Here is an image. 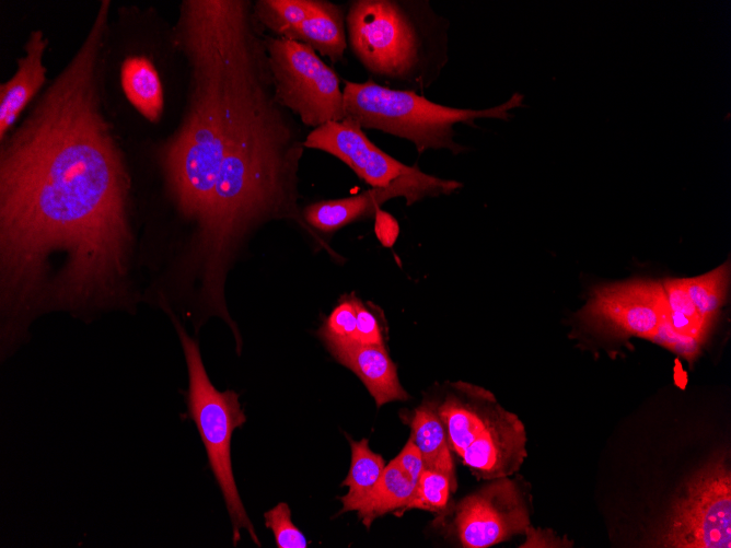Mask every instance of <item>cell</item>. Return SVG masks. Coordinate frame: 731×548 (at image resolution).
Here are the masks:
<instances>
[{"mask_svg": "<svg viewBox=\"0 0 731 548\" xmlns=\"http://www.w3.org/2000/svg\"><path fill=\"white\" fill-rule=\"evenodd\" d=\"M108 10L22 124L1 142V352L39 315L131 308L129 180L101 109Z\"/></svg>", "mask_w": 731, "mask_h": 548, "instance_id": "6da1fadb", "label": "cell"}, {"mask_svg": "<svg viewBox=\"0 0 731 548\" xmlns=\"http://www.w3.org/2000/svg\"><path fill=\"white\" fill-rule=\"evenodd\" d=\"M303 142L290 112L275 96L264 58L244 83L210 203L196 224L194 259L206 308H227V268L252 231L275 219L300 221L297 174Z\"/></svg>", "mask_w": 731, "mask_h": 548, "instance_id": "7a4b0ae2", "label": "cell"}, {"mask_svg": "<svg viewBox=\"0 0 731 548\" xmlns=\"http://www.w3.org/2000/svg\"><path fill=\"white\" fill-rule=\"evenodd\" d=\"M262 30L250 1L181 4L175 38L190 68V89L182 123L165 143L161 163L178 211L196 224L210 203L242 89L266 47Z\"/></svg>", "mask_w": 731, "mask_h": 548, "instance_id": "3957f363", "label": "cell"}, {"mask_svg": "<svg viewBox=\"0 0 731 548\" xmlns=\"http://www.w3.org/2000/svg\"><path fill=\"white\" fill-rule=\"evenodd\" d=\"M427 397L443 422L451 451L473 476L491 480L520 469L527 456L524 424L489 390L467 382H445Z\"/></svg>", "mask_w": 731, "mask_h": 548, "instance_id": "277c9868", "label": "cell"}, {"mask_svg": "<svg viewBox=\"0 0 731 548\" xmlns=\"http://www.w3.org/2000/svg\"><path fill=\"white\" fill-rule=\"evenodd\" d=\"M346 117L362 129H375L413 142L418 152L446 149L453 154L467 148L457 143V124L476 127L477 119L508 121L510 110L523 105L515 92L504 103L485 109L456 108L437 104L414 90L390 89L372 81H347L343 89Z\"/></svg>", "mask_w": 731, "mask_h": 548, "instance_id": "5b68a950", "label": "cell"}, {"mask_svg": "<svg viewBox=\"0 0 731 548\" xmlns=\"http://www.w3.org/2000/svg\"><path fill=\"white\" fill-rule=\"evenodd\" d=\"M167 312L181 340L187 365L188 417L197 427L206 448L209 467L221 490L232 524L233 545L239 543L241 532L244 529L259 547L260 541L239 494L231 462L233 432L246 421L239 395L231 389L220 392L212 385L197 341L189 337L172 312Z\"/></svg>", "mask_w": 731, "mask_h": 548, "instance_id": "8992f818", "label": "cell"}, {"mask_svg": "<svg viewBox=\"0 0 731 548\" xmlns=\"http://www.w3.org/2000/svg\"><path fill=\"white\" fill-rule=\"evenodd\" d=\"M275 96L313 129L346 118L339 78L310 46L285 37H267Z\"/></svg>", "mask_w": 731, "mask_h": 548, "instance_id": "52a82bcc", "label": "cell"}, {"mask_svg": "<svg viewBox=\"0 0 731 548\" xmlns=\"http://www.w3.org/2000/svg\"><path fill=\"white\" fill-rule=\"evenodd\" d=\"M731 474L724 455L689 480L657 543L671 548L731 547Z\"/></svg>", "mask_w": 731, "mask_h": 548, "instance_id": "ba28073f", "label": "cell"}, {"mask_svg": "<svg viewBox=\"0 0 731 548\" xmlns=\"http://www.w3.org/2000/svg\"><path fill=\"white\" fill-rule=\"evenodd\" d=\"M488 481L461 499L452 510L450 530L462 547H491L525 534L531 526L523 487L509 477Z\"/></svg>", "mask_w": 731, "mask_h": 548, "instance_id": "9c48e42d", "label": "cell"}, {"mask_svg": "<svg viewBox=\"0 0 731 548\" xmlns=\"http://www.w3.org/2000/svg\"><path fill=\"white\" fill-rule=\"evenodd\" d=\"M460 188V182L442 179L417 167L388 186L370 188L347 198L312 203L304 209L303 218L308 225L317 231L335 232L352 222L374 217L381 205L390 199L404 197L406 205L411 206L423 198L450 195Z\"/></svg>", "mask_w": 731, "mask_h": 548, "instance_id": "30bf717a", "label": "cell"}, {"mask_svg": "<svg viewBox=\"0 0 731 548\" xmlns=\"http://www.w3.org/2000/svg\"><path fill=\"white\" fill-rule=\"evenodd\" d=\"M665 294L662 283L633 280L595 289L582 319L620 337L647 338L657 327Z\"/></svg>", "mask_w": 731, "mask_h": 548, "instance_id": "8fae6325", "label": "cell"}, {"mask_svg": "<svg viewBox=\"0 0 731 548\" xmlns=\"http://www.w3.org/2000/svg\"><path fill=\"white\" fill-rule=\"evenodd\" d=\"M303 145L338 158L372 188L388 186L418 167L403 164L380 150L349 117L313 129L304 138Z\"/></svg>", "mask_w": 731, "mask_h": 548, "instance_id": "7c38bea8", "label": "cell"}, {"mask_svg": "<svg viewBox=\"0 0 731 548\" xmlns=\"http://www.w3.org/2000/svg\"><path fill=\"white\" fill-rule=\"evenodd\" d=\"M47 45L43 31H32L14 74L0 84V142L46 81L44 55Z\"/></svg>", "mask_w": 731, "mask_h": 548, "instance_id": "4fadbf2b", "label": "cell"}, {"mask_svg": "<svg viewBox=\"0 0 731 548\" xmlns=\"http://www.w3.org/2000/svg\"><path fill=\"white\" fill-rule=\"evenodd\" d=\"M329 352L361 380L378 407L409 398L385 347L356 342L329 349Z\"/></svg>", "mask_w": 731, "mask_h": 548, "instance_id": "5bb4252c", "label": "cell"}, {"mask_svg": "<svg viewBox=\"0 0 731 548\" xmlns=\"http://www.w3.org/2000/svg\"><path fill=\"white\" fill-rule=\"evenodd\" d=\"M401 417L410 429L409 440L419 450L425 468L443 473L456 482L453 452L431 400L426 396L417 408Z\"/></svg>", "mask_w": 731, "mask_h": 548, "instance_id": "9a60e30c", "label": "cell"}, {"mask_svg": "<svg viewBox=\"0 0 731 548\" xmlns=\"http://www.w3.org/2000/svg\"><path fill=\"white\" fill-rule=\"evenodd\" d=\"M281 37L310 46L332 62L343 60L347 48L343 8L329 1H318L314 12Z\"/></svg>", "mask_w": 731, "mask_h": 548, "instance_id": "2e32d148", "label": "cell"}, {"mask_svg": "<svg viewBox=\"0 0 731 548\" xmlns=\"http://www.w3.org/2000/svg\"><path fill=\"white\" fill-rule=\"evenodd\" d=\"M120 83L129 103L147 120L159 121L164 108V93L152 61L143 56L126 58L120 67Z\"/></svg>", "mask_w": 731, "mask_h": 548, "instance_id": "e0dca14e", "label": "cell"}, {"mask_svg": "<svg viewBox=\"0 0 731 548\" xmlns=\"http://www.w3.org/2000/svg\"><path fill=\"white\" fill-rule=\"evenodd\" d=\"M416 482L413 481L393 458L384 468V471L371 494L357 511L359 518L367 528L373 521L386 513H404L405 508L411 501Z\"/></svg>", "mask_w": 731, "mask_h": 548, "instance_id": "ac0fdd59", "label": "cell"}, {"mask_svg": "<svg viewBox=\"0 0 731 548\" xmlns=\"http://www.w3.org/2000/svg\"><path fill=\"white\" fill-rule=\"evenodd\" d=\"M351 463L343 486L348 492L340 497L343 508L340 513L358 511L379 482L384 468V459L369 447V441L362 439L353 441L350 438Z\"/></svg>", "mask_w": 731, "mask_h": 548, "instance_id": "d6986e66", "label": "cell"}, {"mask_svg": "<svg viewBox=\"0 0 731 548\" xmlns=\"http://www.w3.org/2000/svg\"><path fill=\"white\" fill-rule=\"evenodd\" d=\"M662 288L668 302V317L673 329L705 343L712 325L698 314L683 279H668L662 283Z\"/></svg>", "mask_w": 731, "mask_h": 548, "instance_id": "ffe728a7", "label": "cell"}, {"mask_svg": "<svg viewBox=\"0 0 731 548\" xmlns=\"http://www.w3.org/2000/svg\"><path fill=\"white\" fill-rule=\"evenodd\" d=\"M683 281L698 314L712 325L726 302L730 281L729 261L705 275L685 278Z\"/></svg>", "mask_w": 731, "mask_h": 548, "instance_id": "44dd1931", "label": "cell"}, {"mask_svg": "<svg viewBox=\"0 0 731 548\" xmlns=\"http://www.w3.org/2000/svg\"><path fill=\"white\" fill-rule=\"evenodd\" d=\"M320 0H259L254 5L258 23L279 37L306 20Z\"/></svg>", "mask_w": 731, "mask_h": 548, "instance_id": "7402d4cb", "label": "cell"}, {"mask_svg": "<svg viewBox=\"0 0 731 548\" xmlns=\"http://www.w3.org/2000/svg\"><path fill=\"white\" fill-rule=\"evenodd\" d=\"M455 489L456 482L448 475L425 468L416 483L414 497L404 512L418 509L443 514L448 510L451 491Z\"/></svg>", "mask_w": 731, "mask_h": 548, "instance_id": "603a6c76", "label": "cell"}, {"mask_svg": "<svg viewBox=\"0 0 731 548\" xmlns=\"http://www.w3.org/2000/svg\"><path fill=\"white\" fill-rule=\"evenodd\" d=\"M353 296L341 299L318 331L328 350L358 342Z\"/></svg>", "mask_w": 731, "mask_h": 548, "instance_id": "cb8c5ba5", "label": "cell"}, {"mask_svg": "<svg viewBox=\"0 0 731 548\" xmlns=\"http://www.w3.org/2000/svg\"><path fill=\"white\" fill-rule=\"evenodd\" d=\"M647 339L670 349L689 362H693L698 357L700 348L704 345L701 341L693 337L683 336L673 329L668 317L666 298L662 304L659 323Z\"/></svg>", "mask_w": 731, "mask_h": 548, "instance_id": "d4e9b609", "label": "cell"}, {"mask_svg": "<svg viewBox=\"0 0 731 548\" xmlns=\"http://www.w3.org/2000/svg\"><path fill=\"white\" fill-rule=\"evenodd\" d=\"M265 524L274 533L278 548H306L308 541L291 520V511L287 503H278L265 514Z\"/></svg>", "mask_w": 731, "mask_h": 548, "instance_id": "484cf974", "label": "cell"}, {"mask_svg": "<svg viewBox=\"0 0 731 548\" xmlns=\"http://www.w3.org/2000/svg\"><path fill=\"white\" fill-rule=\"evenodd\" d=\"M358 342L385 347L382 327L375 314L360 299L353 296Z\"/></svg>", "mask_w": 731, "mask_h": 548, "instance_id": "4316f807", "label": "cell"}, {"mask_svg": "<svg viewBox=\"0 0 731 548\" xmlns=\"http://www.w3.org/2000/svg\"><path fill=\"white\" fill-rule=\"evenodd\" d=\"M374 234L381 245L386 248L393 247L399 235L397 220L381 208L374 213Z\"/></svg>", "mask_w": 731, "mask_h": 548, "instance_id": "83f0119b", "label": "cell"}, {"mask_svg": "<svg viewBox=\"0 0 731 548\" xmlns=\"http://www.w3.org/2000/svg\"><path fill=\"white\" fill-rule=\"evenodd\" d=\"M394 459L402 470L417 483L425 469V463L419 450L409 439Z\"/></svg>", "mask_w": 731, "mask_h": 548, "instance_id": "f1b7e54d", "label": "cell"}]
</instances>
